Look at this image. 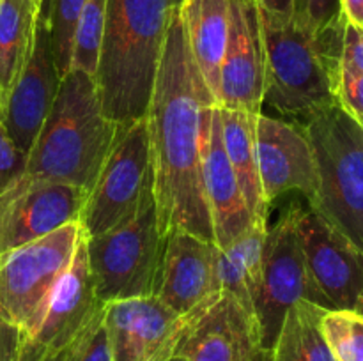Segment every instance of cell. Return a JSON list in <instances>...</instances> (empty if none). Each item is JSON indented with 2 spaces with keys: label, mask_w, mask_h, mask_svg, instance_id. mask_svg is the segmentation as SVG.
<instances>
[{
  "label": "cell",
  "mask_w": 363,
  "mask_h": 361,
  "mask_svg": "<svg viewBox=\"0 0 363 361\" xmlns=\"http://www.w3.org/2000/svg\"><path fill=\"white\" fill-rule=\"evenodd\" d=\"M183 0H106L94 81L103 113L128 124L147 113L167 32Z\"/></svg>",
  "instance_id": "cell-2"
},
{
  "label": "cell",
  "mask_w": 363,
  "mask_h": 361,
  "mask_svg": "<svg viewBox=\"0 0 363 361\" xmlns=\"http://www.w3.org/2000/svg\"><path fill=\"white\" fill-rule=\"evenodd\" d=\"M87 0H41L39 16L45 20L50 35L53 60L60 76L69 71L74 30Z\"/></svg>",
  "instance_id": "cell-25"
},
{
  "label": "cell",
  "mask_w": 363,
  "mask_h": 361,
  "mask_svg": "<svg viewBox=\"0 0 363 361\" xmlns=\"http://www.w3.org/2000/svg\"><path fill=\"white\" fill-rule=\"evenodd\" d=\"M323 333L337 361H363V317L357 311L328 310L323 315Z\"/></svg>",
  "instance_id": "cell-27"
},
{
  "label": "cell",
  "mask_w": 363,
  "mask_h": 361,
  "mask_svg": "<svg viewBox=\"0 0 363 361\" xmlns=\"http://www.w3.org/2000/svg\"><path fill=\"white\" fill-rule=\"evenodd\" d=\"M335 94L339 105L347 113H351L354 119L363 117V73L339 69Z\"/></svg>",
  "instance_id": "cell-31"
},
{
  "label": "cell",
  "mask_w": 363,
  "mask_h": 361,
  "mask_svg": "<svg viewBox=\"0 0 363 361\" xmlns=\"http://www.w3.org/2000/svg\"><path fill=\"white\" fill-rule=\"evenodd\" d=\"M201 161L213 241L223 250L254 225V218L223 147L218 105L206 106L201 113Z\"/></svg>",
  "instance_id": "cell-16"
},
{
  "label": "cell",
  "mask_w": 363,
  "mask_h": 361,
  "mask_svg": "<svg viewBox=\"0 0 363 361\" xmlns=\"http://www.w3.org/2000/svg\"><path fill=\"white\" fill-rule=\"evenodd\" d=\"M328 311L308 301H298L287 310L268 361H337L325 333L323 315Z\"/></svg>",
  "instance_id": "cell-24"
},
{
  "label": "cell",
  "mask_w": 363,
  "mask_h": 361,
  "mask_svg": "<svg viewBox=\"0 0 363 361\" xmlns=\"http://www.w3.org/2000/svg\"><path fill=\"white\" fill-rule=\"evenodd\" d=\"M103 306L89 268L87 236L82 230L71 265L55 283L30 329L20 336L16 361H55L80 338Z\"/></svg>",
  "instance_id": "cell-9"
},
{
  "label": "cell",
  "mask_w": 363,
  "mask_h": 361,
  "mask_svg": "<svg viewBox=\"0 0 363 361\" xmlns=\"http://www.w3.org/2000/svg\"><path fill=\"white\" fill-rule=\"evenodd\" d=\"M261 9L280 16H293V0H255Z\"/></svg>",
  "instance_id": "cell-35"
},
{
  "label": "cell",
  "mask_w": 363,
  "mask_h": 361,
  "mask_svg": "<svg viewBox=\"0 0 363 361\" xmlns=\"http://www.w3.org/2000/svg\"><path fill=\"white\" fill-rule=\"evenodd\" d=\"M216 105L194 62L179 9L170 21L147 113L158 229L163 237L183 230L213 241L202 186L201 113Z\"/></svg>",
  "instance_id": "cell-1"
},
{
  "label": "cell",
  "mask_w": 363,
  "mask_h": 361,
  "mask_svg": "<svg viewBox=\"0 0 363 361\" xmlns=\"http://www.w3.org/2000/svg\"><path fill=\"white\" fill-rule=\"evenodd\" d=\"M82 236L80 223L0 255V322L27 333L60 276L67 271Z\"/></svg>",
  "instance_id": "cell-8"
},
{
  "label": "cell",
  "mask_w": 363,
  "mask_h": 361,
  "mask_svg": "<svg viewBox=\"0 0 363 361\" xmlns=\"http://www.w3.org/2000/svg\"><path fill=\"white\" fill-rule=\"evenodd\" d=\"M318 188L308 205L363 251V127L339 103L305 120Z\"/></svg>",
  "instance_id": "cell-5"
},
{
  "label": "cell",
  "mask_w": 363,
  "mask_h": 361,
  "mask_svg": "<svg viewBox=\"0 0 363 361\" xmlns=\"http://www.w3.org/2000/svg\"><path fill=\"white\" fill-rule=\"evenodd\" d=\"M268 227L252 225L230 246L218 250L216 282L220 290L233 294L255 314V299L262 280V248Z\"/></svg>",
  "instance_id": "cell-22"
},
{
  "label": "cell",
  "mask_w": 363,
  "mask_h": 361,
  "mask_svg": "<svg viewBox=\"0 0 363 361\" xmlns=\"http://www.w3.org/2000/svg\"><path fill=\"white\" fill-rule=\"evenodd\" d=\"M67 361H112L108 340H106L105 326H103V311L94 319L91 326L82 333L80 338L66 350Z\"/></svg>",
  "instance_id": "cell-29"
},
{
  "label": "cell",
  "mask_w": 363,
  "mask_h": 361,
  "mask_svg": "<svg viewBox=\"0 0 363 361\" xmlns=\"http://www.w3.org/2000/svg\"><path fill=\"white\" fill-rule=\"evenodd\" d=\"M298 301H308L332 310L308 275L296 230L294 202L275 225L268 227L262 248V280L255 299L262 350H272L287 310Z\"/></svg>",
  "instance_id": "cell-10"
},
{
  "label": "cell",
  "mask_w": 363,
  "mask_h": 361,
  "mask_svg": "<svg viewBox=\"0 0 363 361\" xmlns=\"http://www.w3.org/2000/svg\"><path fill=\"white\" fill-rule=\"evenodd\" d=\"M264 99V45L255 0H229V35L220 67L216 105L261 113Z\"/></svg>",
  "instance_id": "cell-15"
},
{
  "label": "cell",
  "mask_w": 363,
  "mask_h": 361,
  "mask_svg": "<svg viewBox=\"0 0 363 361\" xmlns=\"http://www.w3.org/2000/svg\"><path fill=\"white\" fill-rule=\"evenodd\" d=\"M106 0H87L74 30L69 69L85 71L94 78L105 32Z\"/></svg>",
  "instance_id": "cell-26"
},
{
  "label": "cell",
  "mask_w": 363,
  "mask_h": 361,
  "mask_svg": "<svg viewBox=\"0 0 363 361\" xmlns=\"http://www.w3.org/2000/svg\"><path fill=\"white\" fill-rule=\"evenodd\" d=\"M339 69L363 73V28L347 20L344 23Z\"/></svg>",
  "instance_id": "cell-32"
},
{
  "label": "cell",
  "mask_w": 363,
  "mask_h": 361,
  "mask_svg": "<svg viewBox=\"0 0 363 361\" xmlns=\"http://www.w3.org/2000/svg\"><path fill=\"white\" fill-rule=\"evenodd\" d=\"M117 126L103 113L94 78L85 71L69 69L60 80L20 179L52 180L91 191Z\"/></svg>",
  "instance_id": "cell-3"
},
{
  "label": "cell",
  "mask_w": 363,
  "mask_h": 361,
  "mask_svg": "<svg viewBox=\"0 0 363 361\" xmlns=\"http://www.w3.org/2000/svg\"><path fill=\"white\" fill-rule=\"evenodd\" d=\"M342 14L350 23L363 28V0H340Z\"/></svg>",
  "instance_id": "cell-34"
},
{
  "label": "cell",
  "mask_w": 363,
  "mask_h": 361,
  "mask_svg": "<svg viewBox=\"0 0 363 361\" xmlns=\"http://www.w3.org/2000/svg\"><path fill=\"white\" fill-rule=\"evenodd\" d=\"M254 361H268V350H259V354L255 356Z\"/></svg>",
  "instance_id": "cell-36"
},
{
  "label": "cell",
  "mask_w": 363,
  "mask_h": 361,
  "mask_svg": "<svg viewBox=\"0 0 363 361\" xmlns=\"http://www.w3.org/2000/svg\"><path fill=\"white\" fill-rule=\"evenodd\" d=\"M216 257L218 246L211 241L183 230H170L165 236L152 296L179 315L188 314L202 299L220 290Z\"/></svg>",
  "instance_id": "cell-19"
},
{
  "label": "cell",
  "mask_w": 363,
  "mask_h": 361,
  "mask_svg": "<svg viewBox=\"0 0 363 361\" xmlns=\"http://www.w3.org/2000/svg\"><path fill=\"white\" fill-rule=\"evenodd\" d=\"M358 120V122H360V126L363 127V117H360V119H357Z\"/></svg>",
  "instance_id": "cell-40"
},
{
  "label": "cell",
  "mask_w": 363,
  "mask_h": 361,
  "mask_svg": "<svg viewBox=\"0 0 363 361\" xmlns=\"http://www.w3.org/2000/svg\"><path fill=\"white\" fill-rule=\"evenodd\" d=\"M220 108V124L227 158L238 177L248 211L252 212L255 225L268 227L269 204L262 193L261 177L255 154V117L257 113L245 110Z\"/></svg>",
  "instance_id": "cell-21"
},
{
  "label": "cell",
  "mask_w": 363,
  "mask_h": 361,
  "mask_svg": "<svg viewBox=\"0 0 363 361\" xmlns=\"http://www.w3.org/2000/svg\"><path fill=\"white\" fill-rule=\"evenodd\" d=\"M179 18L195 66L216 101L229 35V0H183Z\"/></svg>",
  "instance_id": "cell-20"
},
{
  "label": "cell",
  "mask_w": 363,
  "mask_h": 361,
  "mask_svg": "<svg viewBox=\"0 0 363 361\" xmlns=\"http://www.w3.org/2000/svg\"><path fill=\"white\" fill-rule=\"evenodd\" d=\"M293 18L301 28L319 35L344 23L340 0H293Z\"/></svg>",
  "instance_id": "cell-28"
},
{
  "label": "cell",
  "mask_w": 363,
  "mask_h": 361,
  "mask_svg": "<svg viewBox=\"0 0 363 361\" xmlns=\"http://www.w3.org/2000/svg\"><path fill=\"white\" fill-rule=\"evenodd\" d=\"M255 154L262 193L268 204L300 191L312 200L318 188L311 142L303 127L257 113L255 117Z\"/></svg>",
  "instance_id": "cell-18"
},
{
  "label": "cell",
  "mask_w": 363,
  "mask_h": 361,
  "mask_svg": "<svg viewBox=\"0 0 363 361\" xmlns=\"http://www.w3.org/2000/svg\"><path fill=\"white\" fill-rule=\"evenodd\" d=\"M169 361H184V360H179V357H170Z\"/></svg>",
  "instance_id": "cell-39"
},
{
  "label": "cell",
  "mask_w": 363,
  "mask_h": 361,
  "mask_svg": "<svg viewBox=\"0 0 363 361\" xmlns=\"http://www.w3.org/2000/svg\"><path fill=\"white\" fill-rule=\"evenodd\" d=\"M55 361H67V360H66V353H64V354H62V356H59V357H57V360H55Z\"/></svg>",
  "instance_id": "cell-38"
},
{
  "label": "cell",
  "mask_w": 363,
  "mask_h": 361,
  "mask_svg": "<svg viewBox=\"0 0 363 361\" xmlns=\"http://www.w3.org/2000/svg\"><path fill=\"white\" fill-rule=\"evenodd\" d=\"M259 9L264 45V99L275 112L305 120L335 105L339 53L291 16Z\"/></svg>",
  "instance_id": "cell-4"
},
{
  "label": "cell",
  "mask_w": 363,
  "mask_h": 361,
  "mask_svg": "<svg viewBox=\"0 0 363 361\" xmlns=\"http://www.w3.org/2000/svg\"><path fill=\"white\" fill-rule=\"evenodd\" d=\"M38 11L34 0H0V108L32 52Z\"/></svg>",
  "instance_id": "cell-23"
},
{
  "label": "cell",
  "mask_w": 363,
  "mask_h": 361,
  "mask_svg": "<svg viewBox=\"0 0 363 361\" xmlns=\"http://www.w3.org/2000/svg\"><path fill=\"white\" fill-rule=\"evenodd\" d=\"M152 191V166L145 117L117 126L108 156L96 177L80 216L87 237L126 223Z\"/></svg>",
  "instance_id": "cell-7"
},
{
  "label": "cell",
  "mask_w": 363,
  "mask_h": 361,
  "mask_svg": "<svg viewBox=\"0 0 363 361\" xmlns=\"http://www.w3.org/2000/svg\"><path fill=\"white\" fill-rule=\"evenodd\" d=\"M354 311H357L358 315H362V317H363V297H362L360 304H358V306H357V310H354Z\"/></svg>",
  "instance_id": "cell-37"
},
{
  "label": "cell",
  "mask_w": 363,
  "mask_h": 361,
  "mask_svg": "<svg viewBox=\"0 0 363 361\" xmlns=\"http://www.w3.org/2000/svg\"><path fill=\"white\" fill-rule=\"evenodd\" d=\"M183 315L156 296L110 301L103 306V326L112 361H169Z\"/></svg>",
  "instance_id": "cell-14"
},
{
  "label": "cell",
  "mask_w": 363,
  "mask_h": 361,
  "mask_svg": "<svg viewBox=\"0 0 363 361\" xmlns=\"http://www.w3.org/2000/svg\"><path fill=\"white\" fill-rule=\"evenodd\" d=\"M296 230L315 289L332 310H357L363 297V251L314 207L298 202Z\"/></svg>",
  "instance_id": "cell-12"
},
{
  "label": "cell",
  "mask_w": 363,
  "mask_h": 361,
  "mask_svg": "<svg viewBox=\"0 0 363 361\" xmlns=\"http://www.w3.org/2000/svg\"><path fill=\"white\" fill-rule=\"evenodd\" d=\"M262 350L254 311L218 290L183 315L172 357L184 361H254Z\"/></svg>",
  "instance_id": "cell-11"
},
{
  "label": "cell",
  "mask_w": 363,
  "mask_h": 361,
  "mask_svg": "<svg viewBox=\"0 0 363 361\" xmlns=\"http://www.w3.org/2000/svg\"><path fill=\"white\" fill-rule=\"evenodd\" d=\"M25 166H27V154L18 149L7 133L6 126L0 122V193H4L23 176Z\"/></svg>",
  "instance_id": "cell-30"
},
{
  "label": "cell",
  "mask_w": 363,
  "mask_h": 361,
  "mask_svg": "<svg viewBox=\"0 0 363 361\" xmlns=\"http://www.w3.org/2000/svg\"><path fill=\"white\" fill-rule=\"evenodd\" d=\"M34 2H35V4H38V6H39V4H41V0H34Z\"/></svg>",
  "instance_id": "cell-41"
},
{
  "label": "cell",
  "mask_w": 363,
  "mask_h": 361,
  "mask_svg": "<svg viewBox=\"0 0 363 361\" xmlns=\"http://www.w3.org/2000/svg\"><path fill=\"white\" fill-rule=\"evenodd\" d=\"M20 347V333L0 322V361H16Z\"/></svg>",
  "instance_id": "cell-33"
},
{
  "label": "cell",
  "mask_w": 363,
  "mask_h": 361,
  "mask_svg": "<svg viewBox=\"0 0 363 361\" xmlns=\"http://www.w3.org/2000/svg\"><path fill=\"white\" fill-rule=\"evenodd\" d=\"M87 195L71 184L18 179L0 193V255L80 223Z\"/></svg>",
  "instance_id": "cell-13"
},
{
  "label": "cell",
  "mask_w": 363,
  "mask_h": 361,
  "mask_svg": "<svg viewBox=\"0 0 363 361\" xmlns=\"http://www.w3.org/2000/svg\"><path fill=\"white\" fill-rule=\"evenodd\" d=\"M165 237L160 234L155 193L131 219L96 237H87V258L96 294L103 304L155 294Z\"/></svg>",
  "instance_id": "cell-6"
},
{
  "label": "cell",
  "mask_w": 363,
  "mask_h": 361,
  "mask_svg": "<svg viewBox=\"0 0 363 361\" xmlns=\"http://www.w3.org/2000/svg\"><path fill=\"white\" fill-rule=\"evenodd\" d=\"M60 80L62 76L53 60L48 28L38 11L32 52L0 108V122L6 126L18 149L27 156L52 110Z\"/></svg>",
  "instance_id": "cell-17"
}]
</instances>
